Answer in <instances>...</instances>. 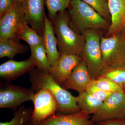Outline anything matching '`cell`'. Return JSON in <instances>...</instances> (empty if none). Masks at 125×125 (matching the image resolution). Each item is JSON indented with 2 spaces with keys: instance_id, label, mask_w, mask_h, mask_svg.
Returning <instances> with one entry per match:
<instances>
[{
  "instance_id": "obj_31",
  "label": "cell",
  "mask_w": 125,
  "mask_h": 125,
  "mask_svg": "<svg viewBox=\"0 0 125 125\" xmlns=\"http://www.w3.org/2000/svg\"><path fill=\"white\" fill-rule=\"evenodd\" d=\"M123 91H124V93H125V87H123Z\"/></svg>"
},
{
  "instance_id": "obj_5",
  "label": "cell",
  "mask_w": 125,
  "mask_h": 125,
  "mask_svg": "<svg viewBox=\"0 0 125 125\" xmlns=\"http://www.w3.org/2000/svg\"><path fill=\"white\" fill-rule=\"evenodd\" d=\"M101 46L105 67L125 64V32L109 37L102 36Z\"/></svg>"
},
{
  "instance_id": "obj_25",
  "label": "cell",
  "mask_w": 125,
  "mask_h": 125,
  "mask_svg": "<svg viewBox=\"0 0 125 125\" xmlns=\"http://www.w3.org/2000/svg\"><path fill=\"white\" fill-rule=\"evenodd\" d=\"M93 7L110 23L111 15L107 0H81Z\"/></svg>"
},
{
  "instance_id": "obj_23",
  "label": "cell",
  "mask_w": 125,
  "mask_h": 125,
  "mask_svg": "<svg viewBox=\"0 0 125 125\" xmlns=\"http://www.w3.org/2000/svg\"><path fill=\"white\" fill-rule=\"evenodd\" d=\"M71 0H46L48 18L52 21L59 12L69 8Z\"/></svg>"
},
{
  "instance_id": "obj_8",
  "label": "cell",
  "mask_w": 125,
  "mask_h": 125,
  "mask_svg": "<svg viewBox=\"0 0 125 125\" xmlns=\"http://www.w3.org/2000/svg\"><path fill=\"white\" fill-rule=\"evenodd\" d=\"M34 93L31 88L6 84L0 90V108L16 109L24 103L31 101Z\"/></svg>"
},
{
  "instance_id": "obj_1",
  "label": "cell",
  "mask_w": 125,
  "mask_h": 125,
  "mask_svg": "<svg viewBox=\"0 0 125 125\" xmlns=\"http://www.w3.org/2000/svg\"><path fill=\"white\" fill-rule=\"evenodd\" d=\"M31 89L34 93L42 88L49 90L57 104V112L62 114H70L81 111L76 97L56 83L50 74L34 69L29 73Z\"/></svg>"
},
{
  "instance_id": "obj_21",
  "label": "cell",
  "mask_w": 125,
  "mask_h": 125,
  "mask_svg": "<svg viewBox=\"0 0 125 125\" xmlns=\"http://www.w3.org/2000/svg\"><path fill=\"white\" fill-rule=\"evenodd\" d=\"M99 76L108 78L123 89L125 86V64L115 67H106Z\"/></svg>"
},
{
  "instance_id": "obj_27",
  "label": "cell",
  "mask_w": 125,
  "mask_h": 125,
  "mask_svg": "<svg viewBox=\"0 0 125 125\" xmlns=\"http://www.w3.org/2000/svg\"><path fill=\"white\" fill-rule=\"evenodd\" d=\"M17 2L19 1L16 0H0V18L10 10Z\"/></svg>"
},
{
  "instance_id": "obj_6",
  "label": "cell",
  "mask_w": 125,
  "mask_h": 125,
  "mask_svg": "<svg viewBox=\"0 0 125 125\" xmlns=\"http://www.w3.org/2000/svg\"><path fill=\"white\" fill-rule=\"evenodd\" d=\"M91 118L96 125L109 120H125V94L123 90L112 94Z\"/></svg>"
},
{
  "instance_id": "obj_3",
  "label": "cell",
  "mask_w": 125,
  "mask_h": 125,
  "mask_svg": "<svg viewBox=\"0 0 125 125\" xmlns=\"http://www.w3.org/2000/svg\"><path fill=\"white\" fill-rule=\"evenodd\" d=\"M70 24L83 34L89 30L105 29L110 23L90 6L81 0H71L69 7Z\"/></svg>"
},
{
  "instance_id": "obj_13",
  "label": "cell",
  "mask_w": 125,
  "mask_h": 125,
  "mask_svg": "<svg viewBox=\"0 0 125 125\" xmlns=\"http://www.w3.org/2000/svg\"><path fill=\"white\" fill-rule=\"evenodd\" d=\"M92 78L83 60L74 68L69 78L61 85L65 89L73 90L79 93L85 91Z\"/></svg>"
},
{
  "instance_id": "obj_12",
  "label": "cell",
  "mask_w": 125,
  "mask_h": 125,
  "mask_svg": "<svg viewBox=\"0 0 125 125\" xmlns=\"http://www.w3.org/2000/svg\"><path fill=\"white\" fill-rule=\"evenodd\" d=\"M83 58L74 54H62L55 66L52 68L51 75L61 85L69 78L75 66Z\"/></svg>"
},
{
  "instance_id": "obj_18",
  "label": "cell",
  "mask_w": 125,
  "mask_h": 125,
  "mask_svg": "<svg viewBox=\"0 0 125 125\" xmlns=\"http://www.w3.org/2000/svg\"><path fill=\"white\" fill-rule=\"evenodd\" d=\"M76 98L77 104L81 111L88 115L96 113L103 103L91 96L85 91L79 93Z\"/></svg>"
},
{
  "instance_id": "obj_4",
  "label": "cell",
  "mask_w": 125,
  "mask_h": 125,
  "mask_svg": "<svg viewBox=\"0 0 125 125\" xmlns=\"http://www.w3.org/2000/svg\"><path fill=\"white\" fill-rule=\"evenodd\" d=\"M97 30H89L83 33L85 43L81 56L94 79L98 77L105 68L101 49L102 35Z\"/></svg>"
},
{
  "instance_id": "obj_9",
  "label": "cell",
  "mask_w": 125,
  "mask_h": 125,
  "mask_svg": "<svg viewBox=\"0 0 125 125\" xmlns=\"http://www.w3.org/2000/svg\"><path fill=\"white\" fill-rule=\"evenodd\" d=\"M31 101L34 105L31 120L36 122L45 120L57 111L55 99L47 89H41L36 92Z\"/></svg>"
},
{
  "instance_id": "obj_30",
  "label": "cell",
  "mask_w": 125,
  "mask_h": 125,
  "mask_svg": "<svg viewBox=\"0 0 125 125\" xmlns=\"http://www.w3.org/2000/svg\"><path fill=\"white\" fill-rule=\"evenodd\" d=\"M17 1H19V2H22L23 0H16Z\"/></svg>"
},
{
  "instance_id": "obj_28",
  "label": "cell",
  "mask_w": 125,
  "mask_h": 125,
  "mask_svg": "<svg viewBox=\"0 0 125 125\" xmlns=\"http://www.w3.org/2000/svg\"><path fill=\"white\" fill-rule=\"evenodd\" d=\"M97 125H125L124 120L114 119L102 122L97 124Z\"/></svg>"
},
{
  "instance_id": "obj_14",
  "label": "cell",
  "mask_w": 125,
  "mask_h": 125,
  "mask_svg": "<svg viewBox=\"0 0 125 125\" xmlns=\"http://www.w3.org/2000/svg\"><path fill=\"white\" fill-rule=\"evenodd\" d=\"M111 21L106 37L125 32V0H107Z\"/></svg>"
},
{
  "instance_id": "obj_22",
  "label": "cell",
  "mask_w": 125,
  "mask_h": 125,
  "mask_svg": "<svg viewBox=\"0 0 125 125\" xmlns=\"http://www.w3.org/2000/svg\"><path fill=\"white\" fill-rule=\"evenodd\" d=\"M33 112V109L31 108L20 106L11 120L0 122V125H24L31 120Z\"/></svg>"
},
{
  "instance_id": "obj_32",
  "label": "cell",
  "mask_w": 125,
  "mask_h": 125,
  "mask_svg": "<svg viewBox=\"0 0 125 125\" xmlns=\"http://www.w3.org/2000/svg\"></svg>"
},
{
  "instance_id": "obj_15",
  "label": "cell",
  "mask_w": 125,
  "mask_h": 125,
  "mask_svg": "<svg viewBox=\"0 0 125 125\" xmlns=\"http://www.w3.org/2000/svg\"><path fill=\"white\" fill-rule=\"evenodd\" d=\"M40 125H95L90 115L82 111L64 114L55 113L45 120L37 122Z\"/></svg>"
},
{
  "instance_id": "obj_26",
  "label": "cell",
  "mask_w": 125,
  "mask_h": 125,
  "mask_svg": "<svg viewBox=\"0 0 125 125\" xmlns=\"http://www.w3.org/2000/svg\"><path fill=\"white\" fill-rule=\"evenodd\" d=\"M85 91L96 99L103 102L106 100L112 94L105 92L97 87L94 83L93 79H92L87 85Z\"/></svg>"
},
{
  "instance_id": "obj_10",
  "label": "cell",
  "mask_w": 125,
  "mask_h": 125,
  "mask_svg": "<svg viewBox=\"0 0 125 125\" xmlns=\"http://www.w3.org/2000/svg\"><path fill=\"white\" fill-rule=\"evenodd\" d=\"M46 0H23L24 19L31 28L42 36L45 29Z\"/></svg>"
},
{
  "instance_id": "obj_2",
  "label": "cell",
  "mask_w": 125,
  "mask_h": 125,
  "mask_svg": "<svg viewBox=\"0 0 125 125\" xmlns=\"http://www.w3.org/2000/svg\"><path fill=\"white\" fill-rule=\"evenodd\" d=\"M51 22L61 55L74 54L81 56L85 38L71 27L69 13L66 10L59 12Z\"/></svg>"
},
{
  "instance_id": "obj_11",
  "label": "cell",
  "mask_w": 125,
  "mask_h": 125,
  "mask_svg": "<svg viewBox=\"0 0 125 125\" xmlns=\"http://www.w3.org/2000/svg\"><path fill=\"white\" fill-rule=\"evenodd\" d=\"M36 65L31 56L25 60H10L0 65L1 79L7 82L15 80L35 69Z\"/></svg>"
},
{
  "instance_id": "obj_29",
  "label": "cell",
  "mask_w": 125,
  "mask_h": 125,
  "mask_svg": "<svg viewBox=\"0 0 125 125\" xmlns=\"http://www.w3.org/2000/svg\"><path fill=\"white\" fill-rule=\"evenodd\" d=\"M24 125H40L37 122L34 121L32 120H30L28 122H27L26 124Z\"/></svg>"
},
{
  "instance_id": "obj_19",
  "label": "cell",
  "mask_w": 125,
  "mask_h": 125,
  "mask_svg": "<svg viewBox=\"0 0 125 125\" xmlns=\"http://www.w3.org/2000/svg\"><path fill=\"white\" fill-rule=\"evenodd\" d=\"M30 48L31 56L33 59L37 68L51 74L52 67L43 44Z\"/></svg>"
},
{
  "instance_id": "obj_16",
  "label": "cell",
  "mask_w": 125,
  "mask_h": 125,
  "mask_svg": "<svg viewBox=\"0 0 125 125\" xmlns=\"http://www.w3.org/2000/svg\"><path fill=\"white\" fill-rule=\"evenodd\" d=\"M45 29L42 37L43 43L52 68H54L60 57L57 49V41L55 35L54 27L51 21L45 16Z\"/></svg>"
},
{
  "instance_id": "obj_24",
  "label": "cell",
  "mask_w": 125,
  "mask_h": 125,
  "mask_svg": "<svg viewBox=\"0 0 125 125\" xmlns=\"http://www.w3.org/2000/svg\"><path fill=\"white\" fill-rule=\"evenodd\" d=\"M93 79L95 85L105 92L113 94L123 90L121 86L108 78L99 76Z\"/></svg>"
},
{
  "instance_id": "obj_20",
  "label": "cell",
  "mask_w": 125,
  "mask_h": 125,
  "mask_svg": "<svg viewBox=\"0 0 125 125\" xmlns=\"http://www.w3.org/2000/svg\"><path fill=\"white\" fill-rule=\"evenodd\" d=\"M18 37L26 42L30 48L43 44L42 36L29 26L25 21L18 33Z\"/></svg>"
},
{
  "instance_id": "obj_7",
  "label": "cell",
  "mask_w": 125,
  "mask_h": 125,
  "mask_svg": "<svg viewBox=\"0 0 125 125\" xmlns=\"http://www.w3.org/2000/svg\"><path fill=\"white\" fill-rule=\"evenodd\" d=\"M25 21L22 2H17L0 18V39L13 38L20 40L18 33Z\"/></svg>"
},
{
  "instance_id": "obj_17",
  "label": "cell",
  "mask_w": 125,
  "mask_h": 125,
  "mask_svg": "<svg viewBox=\"0 0 125 125\" xmlns=\"http://www.w3.org/2000/svg\"><path fill=\"white\" fill-rule=\"evenodd\" d=\"M20 41L13 38L0 39V58L7 57L13 60L18 54L26 53L28 47L21 43Z\"/></svg>"
}]
</instances>
